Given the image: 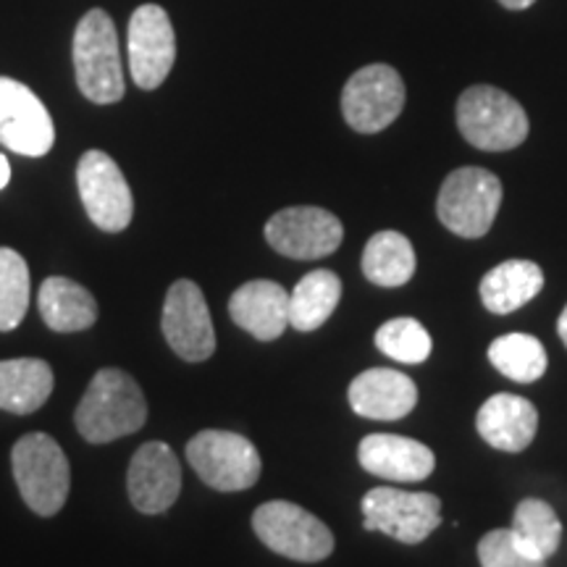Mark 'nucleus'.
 <instances>
[{
  "mask_svg": "<svg viewBox=\"0 0 567 567\" xmlns=\"http://www.w3.org/2000/svg\"><path fill=\"white\" fill-rule=\"evenodd\" d=\"M76 431L90 444H109L140 431L147 421V402L137 381L118 368L92 375L74 413Z\"/></svg>",
  "mask_w": 567,
  "mask_h": 567,
  "instance_id": "obj_1",
  "label": "nucleus"
},
{
  "mask_svg": "<svg viewBox=\"0 0 567 567\" xmlns=\"http://www.w3.org/2000/svg\"><path fill=\"white\" fill-rule=\"evenodd\" d=\"M0 142L30 158L48 155L55 142L51 113L27 84L9 76H0Z\"/></svg>",
  "mask_w": 567,
  "mask_h": 567,
  "instance_id": "obj_13",
  "label": "nucleus"
},
{
  "mask_svg": "<svg viewBox=\"0 0 567 567\" xmlns=\"http://www.w3.org/2000/svg\"><path fill=\"white\" fill-rule=\"evenodd\" d=\"M126 486L132 505L142 515L166 513L182 492V465L172 446L163 442L142 444L130 463Z\"/></svg>",
  "mask_w": 567,
  "mask_h": 567,
  "instance_id": "obj_15",
  "label": "nucleus"
},
{
  "mask_svg": "<svg viewBox=\"0 0 567 567\" xmlns=\"http://www.w3.org/2000/svg\"><path fill=\"white\" fill-rule=\"evenodd\" d=\"M9 182H11V166L9 161H6V155H0V189H3Z\"/></svg>",
  "mask_w": 567,
  "mask_h": 567,
  "instance_id": "obj_31",
  "label": "nucleus"
},
{
  "mask_svg": "<svg viewBox=\"0 0 567 567\" xmlns=\"http://www.w3.org/2000/svg\"><path fill=\"white\" fill-rule=\"evenodd\" d=\"M544 287V271L534 260H505L481 279V300L496 316L515 313Z\"/></svg>",
  "mask_w": 567,
  "mask_h": 567,
  "instance_id": "obj_22",
  "label": "nucleus"
},
{
  "mask_svg": "<svg viewBox=\"0 0 567 567\" xmlns=\"http://www.w3.org/2000/svg\"><path fill=\"white\" fill-rule=\"evenodd\" d=\"M76 184L90 221L97 229L116 234L132 224L134 200L122 168L103 151H87L76 166Z\"/></svg>",
  "mask_w": 567,
  "mask_h": 567,
  "instance_id": "obj_10",
  "label": "nucleus"
},
{
  "mask_svg": "<svg viewBox=\"0 0 567 567\" xmlns=\"http://www.w3.org/2000/svg\"><path fill=\"white\" fill-rule=\"evenodd\" d=\"M363 528L379 530L400 544H421L442 523V499L425 492L402 488H371L360 502Z\"/></svg>",
  "mask_w": 567,
  "mask_h": 567,
  "instance_id": "obj_8",
  "label": "nucleus"
},
{
  "mask_svg": "<svg viewBox=\"0 0 567 567\" xmlns=\"http://www.w3.org/2000/svg\"><path fill=\"white\" fill-rule=\"evenodd\" d=\"M13 478L32 513L51 517L66 505L71 471L69 460L53 436L27 434L13 444Z\"/></svg>",
  "mask_w": 567,
  "mask_h": 567,
  "instance_id": "obj_4",
  "label": "nucleus"
},
{
  "mask_svg": "<svg viewBox=\"0 0 567 567\" xmlns=\"http://www.w3.org/2000/svg\"><path fill=\"white\" fill-rule=\"evenodd\" d=\"M30 305V268L11 247H0V331H11Z\"/></svg>",
  "mask_w": 567,
  "mask_h": 567,
  "instance_id": "obj_27",
  "label": "nucleus"
},
{
  "mask_svg": "<svg viewBox=\"0 0 567 567\" xmlns=\"http://www.w3.org/2000/svg\"><path fill=\"white\" fill-rule=\"evenodd\" d=\"M342 297V279L334 271H310L289 295V326L297 331H316L329 321Z\"/></svg>",
  "mask_w": 567,
  "mask_h": 567,
  "instance_id": "obj_23",
  "label": "nucleus"
},
{
  "mask_svg": "<svg viewBox=\"0 0 567 567\" xmlns=\"http://www.w3.org/2000/svg\"><path fill=\"white\" fill-rule=\"evenodd\" d=\"M350 405L371 421H400L417 405V389L394 368H371L350 384Z\"/></svg>",
  "mask_w": 567,
  "mask_h": 567,
  "instance_id": "obj_17",
  "label": "nucleus"
},
{
  "mask_svg": "<svg viewBox=\"0 0 567 567\" xmlns=\"http://www.w3.org/2000/svg\"><path fill=\"white\" fill-rule=\"evenodd\" d=\"M252 530L276 555L295 563H321L334 551V534L323 520L292 502H266L255 509Z\"/></svg>",
  "mask_w": 567,
  "mask_h": 567,
  "instance_id": "obj_6",
  "label": "nucleus"
},
{
  "mask_svg": "<svg viewBox=\"0 0 567 567\" xmlns=\"http://www.w3.org/2000/svg\"><path fill=\"white\" fill-rule=\"evenodd\" d=\"M363 274L379 287H402L415 274L413 243L400 231H379L363 250Z\"/></svg>",
  "mask_w": 567,
  "mask_h": 567,
  "instance_id": "obj_24",
  "label": "nucleus"
},
{
  "mask_svg": "<svg viewBox=\"0 0 567 567\" xmlns=\"http://www.w3.org/2000/svg\"><path fill=\"white\" fill-rule=\"evenodd\" d=\"M231 321L260 342H274L289 326V292L276 281H247L229 300Z\"/></svg>",
  "mask_w": 567,
  "mask_h": 567,
  "instance_id": "obj_18",
  "label": "nucleus"
},
{
  "mask_svg": "<svg viewBox=\"0 0 567 567\" xmlns=\"http://www.w3.org/2000/svg\"><path fill=\"white\" fill-rule=\"evenodd\" d=\"M74 71L82 95L97 105L124 97V69L118 34L103 9L84 13L74 32Z\"/></svg>",
  "mask_w": 567,
  "mask_h": 567,
  "instance_id": "obj_2",
  "label": "nucleus"
},
{
  "mask_svg": "<svg viewBox=\"0 0 567 567\" xmlns=\"http://www.w3.org/2000/svg\"><path fill=\"white\" fill-rule=\"evenodd\" d=\"M457 126L473 147L488 153L513 151L526 142L530 130L523 105L492 84H476L460 95Z\"/></svg>",
  "mask_w": 567,
  "mask_h": 567,
  "instance_id": "obj_3",
  "label": "nucleus"
},
{
  "mask_svg": "<svg viewBox=\"0 0 567 567\" xmlns=\"http://www.w3.org/2000/svg\"><path fill=\"white\" fill-rule=\"evenodd\" d=\"M499 3L509 11H523V9H528V6H534L536 0H499Z\"/></svg>",
  "mask_w": 567,
  "mask_h": 567,
  "instance_id": "obj_30",
  "label": "nucleus"
},
{
  "mask_svg": "<svg viewBox=\"0 0 567 567\" xmlns=\"http://www.w3.org/2000/svg\"><path fill=\"white\" fill-rule=\"evenodd\" d=\"M481 567H547V559H538L517 544L509 528H496L478 542Z\"/></svg>",
  "mask_w": 567,
  "mask_h": 567,
  "instance_id": "obj_29",
  "label": "nucleus"
},
{
  "mask_svg": "<svg viewBox=\"0 0 567 567\" xmlns=\"http://www.w3.org/2000/svg\"><path fill=\"white\" fill-rule=\"evenodd\" d=\"M176 61V34L168 13L147 3L130 21V74L140 90H155L166 82Z\"/></svg>",
  "mask_w": 567,
  "mask_h": 567,
  "instance_id": "obj_14",
  "label": "nucleus"
},
{
  "mask_svg": "<svg viewBox=\"0 0 567 567\" xmlns=\"http://www.w3.org/2000/svg\"><path fill=\"white\" fill-rule=\"evenodd\" d=\"M557 334H559V339H563L565 347H567V305H565L563 316H559V321H557Z\"/></svg>",
  "mask_w": 567,
  "mask_h": 567,
  "instance_id": "obj_32",
  "label": "nucleus"
},
{
  "mask_svg": "<svg viewBox=\"0 0 567 567\" xmlns=\"http://www.w3.org/2000/svg\"><path fill=\"white\" fill-rule=\"evenodd\" d=\"M513 536L523 549L538 559H549L563 542V523L544 499H523L513 515Z\"/></svg>",
  "mask_w": 567,
  "mask_h": 567,
  "instance_id": "obj_25",
  "label": "nucleus"
},
{
  "mask_svg": "<svg viewBox=\"0 0 567 567\" xmlns=\"http://www.w3.org/2000/svg\"><path fill=\"white\" fill-rule=\"evenodd\" d=\"M344 229L334 213L297 205L274 213L266 224V239L276 252L295 260H316L337 252L342 245Z\"/></svg>",
  "mask_w": 567,
  "mask_h": 567,
  "instance_id": "obj_12",
  "label": "nucleus"
},
{
  "mask_svg": "<svg viewBox=\"0 0 567 567\" xmlns=\"http://www.w3.org/2000/svg\"><path fill=\"white\" fill-rule=\"evenodd\" d=\"M53 394V368L38 358L0 360V410L30 415Z\"/></svg>",
  "mask_w": 567,
  "mask_h": 567,
  "instance_id": "obj_21",
  "label": "nucleus"
},
{
  "mask_svg": "<svg viewBox=\"0 0 567 567\" xmlns=\"http://www.w3.org/2000/svg\"><path fill=\"white\" fill-rule=\"evenodd\" d=\"M161 326L168 347L187 363H203L216 352V331H213L208 302L195 281L179 279L172 284L163 302Z\"/></svg>",
  "mask_w": 567,
  "mask_h": 567,
  "instance_id": "obj_11",
  "label": "nucleus"
},
{
  "mask_svg": "<svg viewBox=\"0 0 567 567\" xmlns=\"http://www.w3.org/2000/svg\"><path fill=\"white\" fill-rule=\"evenodd\" d=\"M405 109V82L386 63L354 71L342 92L344 122L360 134L384 132Z\"/></svg>",
  "mask_w": 567,
  "mask_h": 567,
  "instance_id": "obj_9",
  "label": "nucleus"
},
{
  "mask_svg": "<svg viewBox=\"0 0 567 567\" xmlns=\"http://www.w3.org/2000/svg\"><path fill=\"white\" fill-rule=\"evenodd\" d=\"M40 316L48 323V329L59 334H74V331L90 329L97 321V302L87 287L51 276L40 287Z\"/></svg>",
  "mask_w": 567,
  "mask_h": 567,
  "instance_id": "obj_20",
  "label": "nucleus"
},
{
  "mask_svg": "<svg viewBox=\"0 0 567 567\" xmlns=\"http://www.w3.org/2000/svg\"><path fill=\"white\" fill-rule=\"evenodd\" d=\"M488 360L507 379L517 384H534L547 373V350L530 334H507L494 339L488 347Z\"/></svg>",
  "mask_w": 567,
  "mask_h": 567,
  "instance_id": "obj_26",
  "label": "nucleus"
},
{
  "mask_svg": "<svg viewBox=\"0 0 567 567\" xmlns=\"http://www.w3.org/2000/svg\"><path fill=\"white\" fill-rule=\"evenodd\" d=\"M502 205V182L478 166L457 168L439 189V221L457 237L478 239L492 229Z\"/></svg>",
  "mask_w": 567,
  "mask_h": 567,
  "instance_id": "obj_5",
  "label": "nucleus"
},
{
  "mask_svg": "<svg viewBox=\"0 0 567 567\" xmlns=\"http://www.w3.org/2000/svg\"><path fill=\"white\" fill-rule=\"evenodd\" d=\"M187 460L203 484L216 492H245L260 478L258 450L250 439L234 431H200L189 439Z\"/></svg>",
  "mask_w": 567,
  "mask_h": 567,
  "instance_id": "obj_7",
  "label": "nucleus"
},
{
  "mask_svg": "<svg viewBox=\"0 0 567 567\" xmlns=\"http://www.w3.org/2000/svg\"><path fill=\"white\" fill-rule=\"evenodd\" d=\"M358 460L371 476L396 481V484H417L429 478L436 467V457L429 446L396 434L365 436L358 446Z\"/></svg>",
  "mask_w": 567,
  "mask_h": 567,
  "instance_id": "obj_16",
  "label": "nucleus"
},
{
  "mask_svg": "<svg viewBox=\"0 0 567 567\" xmlns=\"http://www.w3.org/2000/svg\"><path fill=\"white\" fill-rule=\"evenodd\" d=\"M375 347L396 363L417 365L429 360L431 337L415 318H392L375 331Z\"/></svg>",
  "mask_w": 567,
  "mask_h": 567,
  "instance_id": "obj_28",
  "label": "nucleus"
},
{
  "mask_svg": "<svg viewBox=\"0 0 567 567\" xmlns=\"http://www.w3.org/2000/svg\"><path fill=\"white\" fill-rule=\"evenodd\" d=\"M476 429L488 446L502 452H523L538 431V413L526 396L494 394L481 405Z\"/></svg>",
  "mask_w": 567,
  "mask_h": 567,
  "instance_id": "obj_19",
  "label": "nucleus"
}]
</instances>
